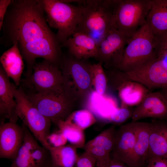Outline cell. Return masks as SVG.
Returning <instances> with one entry per match:
<instances>
[{
	"instance_id": "6da1fadb",
	"label": "cell",
	"mask_w": 167,
	"mask_h": 167,
	"mask_svg": "<svg viewBox=\"0 0 167 167\" xmlns=\"http://www.w3.org/2000/svg\"><path fill=\"white\" fill-rule=\"evenodd\" d=\"M2 43L18 47L47 37H57L46 21L40 0H12L3 20Z\"/></svg>"
},
{
	"instance_id": "7a4b0ae2",
	"label": "cell",
	"mask_w": 167,
	"mask_h": 167,
	"mask_svg": "<svg viewBox=\"0 0 167 167\" xmlns=\"http://www.w3.org/2000/svg\"><path fill=\"white\" fill-rule=\"evenodd\" d=\"M83 11L81 22L76 31L93 38L98 46L109 31L113 28L114 0H78Z\"/></svg>"
},
{
	"instance_id": "3957f363",
	"label": "cell",
	"mask_w": 167,
	"mask_h": 167,
	"mask_svg": "<svg viewBox=\"0 0 167 167\" xmlns=\"http://www.w3.org/2000/svg\"><path fill=\"white\" fill-rule=\"evenodd\" d=\"M40 1L47 23L57 30L56 36L62 45L76 31L81 20L83 7L68 0Z\"/></svg>"
},
{
	"instance_id": "277c9868",
	"label": "cell",
	"mask_w": 167,
	"mask_h": 167,
	"mask_svg": "<svg viewBox=\"0 0 167 167\" xmlns=\"http://www.w3.org/2000/svg\"><path fill=\"white\" fill-rule=\"evenodd\" d=\"M155 49V36L146 23L127 44L118 69L128 73L145 66L157 58Z\"/></svg>"
},
{
	"instance_id": "5b68a950",
	"label": "cell",
	"mask_w": 167,
	"mask_h": 167,
	"mask_svg": "<svg viewBox=\"0 0 167 167\" xmlns=\"http://www.w3.org/2000/svg\"><path fill=\"white\" fill-rule=\"evenodd\" d=\"M86 60L77 59L70 54L62 58L64 92L75 104L85 100L92 92L91 64Z\"/></svg>"
},
{
	"instance_id": "8992f818",
	"label": "cell",
	"mask_w": 167,
	"mask_h": 167,
	"mask_svg": "<svg viewBox=\"0 0 167 167\" xmlns=\"http://www.w3.org/2000/svg\"><path fill=\"white\" fill-rule=\"evenodd\" d=\"M151 0H114L113 28L131 38L147 23Z\"/></svg>"
},
{
	"instance_id": "52a82bcc",
	"label": "cell",
	"mask_w": 167,
	"mask_h": 167,
	"mask_svg": "<svg viewBox=\"0 0 167 167\" xmlns=\"http://www.w3.org/2000/svg\"><path fill=\"white\" fill-rule=\"evenodd\" d=\"M16 102L15 113L22 121L34 137L48 150L50 146L47 138L50 134L51 121L43 115L29 101L26 94L21 88L15 92Z\"/></svg>"
},
{
	"instance_id": "ba28073f",
	"label": "cell",
	"mask_w": 167,
	"mask_h": 167,
	"mask_svg": "<svg viewBox=\"0 0 167 167\" xmlns=\"http://www.w3.org/2000/svg\"><path fill=\"white\" fill-rule=\"evenodd\" d=\"M59 65L44 59L35 63L32 72L25 82L35 90L42 94H61L64 92L62 70Z\"/></svg>"
},
{
	"instance_id": "9c48e42d",
	"label": "cell",
	"mask_w": 167,
	"mask_h": 167,
	"mask_svg": "<svg viewBox=\"0 0 167 167\" xmlns=\"http://www.w3.org/2000/svg\"><path fill=\"white\" fill-rule=\"evenodd\" d=\"M26 95L33 105L56 125L68 117L75 105L65 92L46 94L34 92Z\"/></svg>"
},
{
	"instance_id": "30bf717a",
	"label": "cell",
	"mask_w": 167,
	"mask_h": 167,
	"mask_svg": "<svg viewBox=\"0 0 167 167\" xmlns=\"http://www.w3.org/2000/svg\"><path fill=\"white\" fill-rule=\"evenodd\" d=\"M62 47L57 37L44 38L19 47L23 59L27 64V77L32 73L37 58H42L61 65L62 58Z\"/></svg>"
},
{
	"instance_id": "8fae6325",
	"label": "cell",
	"mask_w": 167,
	"mask_h": 167,
	"mask_svg": "<svg viewBox=\"0 0 167 167\" xmlns=\"http://www.w3.org/2000/svg\"><path fill=\"white\" fill-rule=\"evenodd\" d=\"M105 72L108 83L117 91L122 104L138 105L150 92L142 84L131 79L126 72L118 69Z\"/></svg>"
},
{
	"instance_id": "7c38bea8",
	"label": "cell",
	"mask_w": 167,
	"mask_h": 167,
	"mask_svg": "<svg viewBox=\"0 0 167 167\" xmlns=\"http://www.w3.org/2000/svg\"><path fill=\"white\" fill-rule=\"evenodd\" d=\"M23 126L24 141L10 167H48L52 164L49 151L40 146L28 128Z\"/></svg>"
},
{
	"instance_id": "4fadbf2b",
	"label": "cell",
	"mask_w": 167,
	"mask_h": 167,
	"mask_svg": "<svg viewBox=\"0 0 167 167\" xmlns=\"http://www.w3.org/2000/svg\"><path fill=\"white\" fill-rule=\"evenodd\" d=\"M131 39L112 28L99 44L96 58L108 70L118 69L125 48Z\"/></svg>"
},
{
	"instance_id": "5bb4252c",
	"label": "cell",
	"mask_w": 167,
	"mask_h": 167,
	"mask_svg": "<svg viewBox=\"0 0 167 167\" xmlns=\"http://www.w3.org/2000/svg\"><path fill=\"white\" fill-rule=\"evenodd\" d=\"M126 73L131 79L142 84L150 91L167 89V55L158 57L145 66Z\"/></svg>"
},
{
	"instance_id": "9a60e30c",
	"label": "cell",
	"mask_w": 167,
	"mask_h": 167,
	"mask_svg": "<svg viewBox=\"0 0 167 167\" xmlns=\"http://www.w3.org/2000/svg\"><path fill=\"white\" fill-rule=\"evenodd\" d=\"M137 134L136 122L121 125L116 130L111 159L131 165L133 151Z\"/></svg>"
},
{
	"instance_id": "2e32d148",
	"label": "cell",
	"mask_w": 167,
	"mask_h": 167,
	"mask_svg": "<svg viewBox=\"0 0 167 167\" xmlns=\"http://www.w3.org/2000/svg\"><path fill=\"white\" fill-rule=\"evenodd\" d=\"M147 118L167 120V100L160 91L149 92L134 109L131 119L135 122Z\"/></svg>"
},
{
	"instance_id": "e0dca14e",
	"label": "cell",
	"mask_w": 167,
	"mask_h": 167,
	"mask_svg": "<svg viewBox=\"0 0 167 167\" xmlns=\"http://www.w3.org/2000/svg\"><path fill=\"white\" fill-rule=\"evenodd\" d=\"M23 126L16 122H2L0 126V158L11 160L16 156L24 140Z\"/></svg>"
},
{
	"instance_id": "ac0fdd59",
	"label": "cell",
	"mask_w": 167,
	"mask_h": 167,
	"mask_svg": "<svg viewBox=\"0 0 167 167\" xmlns=\"http://www.w3.org/2000/svg\"><path fill=\"white\" fill-rule=\"evenodd\" d=\"M66 48L69 54L80 60L96 58L98 45L91 37L84 33L76 31L62 45Z\"/></svg>"
},
{
	"instance_id": "d6986e66",
	"label": "cell",
	"mask_w": 167,
	"mask_h": 167,
	"mask_svg": "<svg viewBox=\"0 0 167 167\" xmlns=\"http://www.w3.org/2000/svg\"><path fill=\"white\" fill-rule=\"evenodd\" d=\"M16 85L11 83L1 66L0 68V114L3 118L16 122L15 112L16 102L15 97Z\"/></svg>"
},
{
	"instance_id": "ffe728a7",
	"label": "cell",
	"mask_w": 167,
	"mask_h": 167,
	"mask_svg": "<svg viewBox=\"0 0 167 167\" xmlns=\"http://www.w3.org/2000/svg\"><path fill=\"white\" fill-rule=\"evenodd\" d=\"M136 138L130 167H143L147 163L151 122H136Z\"/></svg>"
},
{
	"instance_id": "44dd1931",
	"label": "cell",
	"mask_w": 167,
	"mask_h": 167,
	"mask_svg": "<svg viewBox=\"0 0 167 167\" xmlns=\"http://www.w3.org/2000/svg\"><path fill=\"white\" fill-rule=\"evenodd\" d=\"M151 122L147 161L155 157L167 159V122L159 120Z\"/></svg>"
},
{
	"instance_id": "7402d4cb",
	"label": "cell",
	"mask_w": 167,
	"mask_h": 167,
	"mask_svg": "<svg viewBox=\"0 0 167 167\" xmlns=\"http://www.w3.org/2000/svg\"><path fill=\"white\" fill-rule=\"evenodd\" d=\"M23 59L16 43L4 52L0 58L2 66L16 86L20 84L24 69Z\"/></svg>"
},
{
	"instance_id": "603a6c76",
	"label": "cell",
	"mask_w": 167,
	"mask_h": 167,
	"mask_svg": "<svg viewBox=\"0 0 167 167\" xmlns=\"http://www.w3.org/2000/svg\"><path fill=\"white\" fill-rule=\"evenodd\" d=\"M147 23L154 35L167 31V0H151Z\"/></svg>"
},
{
	"instance_id": "cb8c5ba5",
	"label": "cell",
	"mask_w": 167,
	"mask_h": 167,
	"mask_svg": "<svg viewBox=\"0 0 167 167\" xmlns=\"http://www.w3.org/2000/svg\"><path fill=\"white\" fill-rule=\"evenodd\" d=\"M77 148L69 144L48 148L53 165L55 167H75L79 156Z\"/></svg>"
},
{
	"instance_id": "d4e9b609",
	"label": "cell",
	"mask_w": 167,
	"mask_h": 167,
	"mask_svg": "<svg viewBox=\"0 0 167 167\" xmlns=\"http://www.w3.org/2000/svg\"><path fill=\"white\" fill-rule=\"evenodd\" d=\"M56 125L70 144L77 148H83L85 144V137L83 130L65 120L59 121Z\"/></svg>"
},
{
	"instance_id": "484cf974",
	"label": "cell",
	"mask_w": 167,
	"mask_h": 167,
	"mask_svg": "<svg viewBox=\"0 0 167 167\" xmlns=\"http://www.w3.org/2000/svg\"><path fill=\"white\" fill-rule=\"evenodd\" d=\"M65 121L84 131L95 123L96 119L91 111L84 109L73 111Z\"/></svg>"
},
{
	"instance_id": "4316f807",
	"label": "cell",
	"mask_w": 167,
	"mask_h": 167,
	"mask_svg": "<svg viewBox=\"0 0 167 167\" xmlns=\"http://www.w3.org/2000/svg\"><path fill=\"white\" fill-rule=\"evenodd\" d=\"M90 70L92 85L95 91L100 95H105L108 82L102 63L98 62L97 63L91 64Z\"/></svg>"
},
{
	"instance_id": "83f0119b",
	"label": "cell",
	"mask_w": 167,
	"mask_h": 167,
	"mask_svg": "<svg viewBox=\"0 0 167 167\" xmlns=\"http://www.w3.org/2000/svg\"><path fill=\"white\" fill-rule=\"evenodd\" d=\"M116 130L115 126L113 125L104 130L94 138L85 143L84 145L99 146L111 153L113 148Z\"/></svg>"
},
{
	"instance_id": "f1b7e54d",
	"label": "cell",
	"mask_w": 167,
	"mask_h": 167,
	"mask_svg": "<svg viewBox=\"0 0 167 167\" xmlns=\"http://www.w3.org/2000/svg\"><path fill=\"white\" fill-rule=\"evenodd\" d=\"M83 148L84 151L90 152L95 158L96 167H106L111 161V153L102 148L84 145Z\"/></svg>"
},
{
	"instance_id": "f546056e",
	"label": "cell",
	"mask_w": 167,
	"mask_h": 167,
	"mask_svg": "<svg viewBox=\"0 0 167 167\" xmlns=\"http://www.w3.org/2000/svg\"><path fill=\"white\" fill-rule=\"evenodd\" d=\"M133 110L131 107L122 104L121 107L110 115L106 122L115 126L122 125L131 118Z\"/></svg>"
},
{
	"instance_id": "4dcf8cb0",
	"label": "cell",
	"mask_w": 167,
	"mask_h": 167,
	"mask_svg": "<svg viewBox=\"0 0 167 167\" xmlns=\"http://www.w3.org/2000/svg\"><path fill=\"white\" fill-rule=\"evenodd\" d=\"M157 57L167 55V31L154 35Z\"/></svg>"
},
{
	"instance_id": "1f68e13d",
	"label": "cell",
	"mask_w": 167,
	"mask_h": 167,
	"mask_svg": "<svg viewBox=\"0 0 167 167\" xmlns=\"http://www.w3.org/2000/svg\"><path fill=\"white\" fill-rule=\"evenodd\" d=\"M96 161L95 158L88 152L84 151L79 156L75 167H95Z\"/></svg>"
},
{
	"instance_id": "d6a6232c",
	"label": "cell",
	"mask_w": 167,
	"mask_h": 167,
	"mask_svg": "<svg viewBox=\"0 0 167 167\" xmlns=\"http://www.w3.org/2000/svg\"><path fill=\"white\" fill-rule=\"evenodd\" d=\"M67 139L59 130L50 134L47 138V142L50 146L58 147L66 145Z\"/></svg>"
},
{
	"instance_id": "836d02e7",
	"label": "cell",
	"mask_w": 167,
	"mask_h": 167,
	"mask_svg": "<svg viewBox=\"0 0 167 167\" xmlns=\"http://www.w3.org/2000/svg\"><path fill=\"white\" fill-rule=\"evenodd\" d=\"M147 167H167V159L155 157L149 159Z\"/></svg>"
},
{
	"instance_id": "e575fe53",
	"label": "cell",
	"mask_w": 167,
	"mask_h": 167,
	"mask_svg": "<svg viewBox=\"0 0 167 167\" xmlns=\"http://www.w3.org/2000/svg\"><path fill=\"white\" fill-rule=\"evenodd\" d=\"M12 0H0V30H2L3 20Z\"/></svg>"
},
{
	"instance_id": "d590c367",
	"label": "cell",
	"mask_w": 167,
	"mask_h": 167,
	"mask_svg": "<svg viewBox=\"0 0 167 167\" xmlns=\"http://www.w3.org/2000/svg\"><path fill=\"white\" fill-rule=\"evenodd\" d=\"M106 167H129L126 165L121 162L111 159L109 164Z\"/></svg>"
},
{
	"instance_id": "8d00e7d4",
	"label": "cell",
	"mask_w": 167,
	"mask_h": 167,
	"mask_svg": "<svg viewBox=\"0 0 167 167\" xmlns=\"http://www.w3.org/2000/svg\"><path fill=\"white\" fill-rule=\"evenodd\" d=\"M160 91L164 95L167 100V89H161Z\"/></svg>"
}]
</instances>
